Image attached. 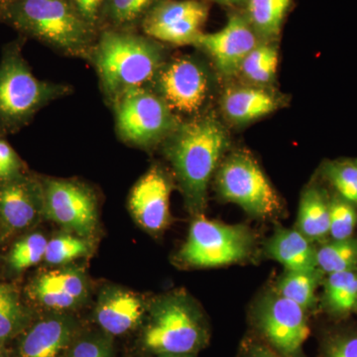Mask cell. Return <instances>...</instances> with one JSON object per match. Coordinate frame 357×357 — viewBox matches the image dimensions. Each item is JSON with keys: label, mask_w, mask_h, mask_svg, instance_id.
<instances>
[{"label": "cell", "mask_w": 357, "mask_h": 357, "mask_svg": "<svg viewBox=\"0 0 357 357\" xmlns=\"http://www.w3.org/2000/svg\"><path fill=\"white\" fill-rule=\"evenodd\" d=\"M206 1L215 2V3L220 4V6H236L246 4L248 0H206Z\"/></svg>", "instance_id": "38"}, {"label": "cell", "mask_w": 357, "mask_h": 357, "mask_svg": "<svg viewBox=\"0 0 357 357\" xmlns=\"http://www.w3.org/2000/svg\"><path fill=\"white\" fill-rule=\"evenodd\" d=\"M357 213L351 203L335 199L330 203V234L333 241L351 238L356 229Z\"/></svg>", "instance_id": "30"}, {"label": "cell", "mask_w": 357, "mask_h": 357, "mask_svg": "<svg viewBox=\"0 0 357 357\" xmlns=\"http://www.w3.org/2000/svg\"><path fill=\"white\" fill-rule=\"evenodd\" d=\"M278 57L275 45L271 42H259L244 59L239 73L255 86L269 84L276 76Z\"/></svg>", "instance_id": "23"}, {"label": "cell", "mask_w": 357, "mask_h": 357, "mask_svg": "<svg viewBox=\"0 0 357 357\" xmlns=\"http://www.w3.org/2000/svg\"><path fill=\"white\" fill-rule=\"evenodd\" d=\"M142 312V303L135 294L110 290L98 303L96 319L105 332L119 335L137 325Z\"/></svg>", "instance_id": "18"}, {"label": "cell", "mask_w": 357, "mask_h": 357, "mask_svg": "<svg viewBox=\"0 0 357 357\" xmlns=\"http://www.w3.org/2000/svg\"><path fill=\"white\" fill-rule=\"evenodd\" d=\"M0 357H4L3 356H2L1 351H0Z\"/></svg>", "instance_id": "43"}, {"label": "cell", "mask_w": 357, "mask_h": 357, "mask_svg": "<svg viewBox=\"0 0 357 357\" xmlns=\"http://www.w3.org/2000/svg\"><path fill=\"white\" fill-rule=\"evenodd\" d=\"M278 98L261 88L232 86L225 91L222 105L227 119L236 126L250 123L279 107Z\"/></svg>", "instance_id": "15"}, {"label": "cell", "mask_w": 357, "mask_h": 357, "mask_svg": "<svg viewBox=\"0 0 357 357\" xmlns=\"http://www.w3.org/2000/svg\"><path fill=\"white\" fill-rule=\"evenodd\" d=\"M112 105L117 135L134 146L149 148L164 142L181 123L165 102L147 86L124 91Z\"/></svg>", "instance_id": "5"}, {"label": "cell", "mask_w": 357, "mask_h": 357, "mask_svg": "<svg viewBox=\"0 0 357 357\" xmlns=\"http://www.w3.org/2000/svg\"><path fill=\"white\" fill-rule=\"evenodd\" d=\"M318 267L328 274L354 271L357 267V241H333L317 250Z\"/></svg>", "instance_id": "26"}, {"label": "cell", "mask_w": 357, "mask_h": 357, "mask_svg": "<svg viewBox=\"0 0 357 357\" xmlns=\"http://www.w3.org/2000/svg\"><path fill=\"white\" fill-rule=\"evenodd\" d=\"M0 131V181L11 180L20 176L22 162Z\"/></svg>", "instance_id": "33"}, {"label": "cell", "mask_w": 357, "mask_h": 357, "mask_svg": "<svg viewBox=\"0 0 357 357\" xmlns=\"http://www.w3.org/2000/svg\"><path fill=\"white\" fill-rule=\"evenodd\" d=\"M252 244V236L245 227L201 217L192 223L178 256L190 266H223L245 259Z\"/></svg>", "instance_id": "7"}, {"label": "cell", "mask_w": 357, "mask_h": 357, "mask_svg": "<svg viewBox=\"0 0 357 357\" xmlns=\"http://www.w3.org/2000/svg\"><path fill=\"white\" fill-rule=\"evenodd\" d=\"M160 0H105L100 18H105L114 29L126 28L142 21L148 11Z\"/></svg>", "instance_id": "27"}, {"label": "cell", "mask_w": 357, "mask_h": 357, "mask_svg": "<svg viewBox=\"0 0 357 357\" xmlns=\"http://www.w3.org/2000/svg\"><path fill=\"white\" fill-rule=\"evenodd\" d=\"M326 176L342 199L357 204V163L335 162L326 167Z\"/></svg>", "instance_id": "32"}, {"label": "cell", "mask_w": 357, "mask_h": 357, "mask_svg": "<svg viewBox=\"0 0 357 357\" xmlns=\"http://www.w3.org/2000/svg\"><path fill=\"white\" fill-rule=\"evenodd\" d=\"M249 357H278L273 351L261 345H255L250 351Z\"/></svg>", "instance_id": "37"}, {"label": "cell", "mask_w": 357, "mask_h": 357, "mask_svg": "<svg viewBox=\"0 0 357 357\" xmlns=\"http://www.w3.org/2000/svg\"><path fill=\"white\" fill-rule=\"evenodd\" d=\"M217 185L223 199L238 204L253 217L271 218L280 213L282 204L276 190L248 152H234L223 160Z\"/></svg>", "instance_id": "6"}, {"label": "cell", "mask_w": 357, "mask_h": 357, "mask_svg": "<svg viewBox=\"0 0 357 357\" xmlns=\"http://www.w3.org/2000/svg\"><path fill=\"white\" fill-rule=\"evenodd\" d=\"M1 22L70 57L89 59L98 39L70 0H13L1 8Z\"/></svg>", "instance_id": "2"}, {"label": "cell", "mask_w": 357, "mask_h": 357, "mask_svg": "<svg viewBox=\"0 0 357 357\" xmlns=\"http://www.w3.org/2000/svg\"><path fill=\"white\" fill-rule=\"evenodd\" d=\"M23 37L9 42L0 59V131L16 133L45 107L69 96L70 86L43 81L33 74L23 55Z\"/></svg>", "instance_id": "4"}, {"label": "cell", "mask_w": 357, "mask_h": 357, "mask_svg": "<svg viewBox=\"0 0 357 357\" xmlns=\"http://www.w3.org/2000/svg\"><path fill=\"white\" fill-rule=\"evenodd\" d=\"M70 337L69 326L60 319L37 324L21 345V357H58Z\"/></svg>", "instance_id": "20"}, {"label": "cell", "mask_w": 357, "mask_h": 357, "mask_svg": "<svg viewBox=\"0 0 357 357\" xmlns=\"http://www.w3.org/2000/svg\"><path fill=\"white\" fill-rule=\"evenodd\" d=\"M151 84V89L177 116H198L213 86L206 66L192 56H180L164 63Z\"/></svg>", "instance_id": "8"}, {"label": "cell", "mask_w": 357, "mask_h": 357, "mask_svg": "<svg viewBox=\"0 0 357 357\" xmlns=\"http://www.w3.org/2000/svg\"><path fill=\"white\" fill-rule=\"evenodd\" d=\"M326 357H357V337H344L335 340Z\"/></svg>", "instance_id": "35"}, {"label": "cell", "mask_w": 357, "mask_h": 357, "mask_svg": "<svg viewBox=\"0 0 357 357\" xmlns=\"http://www.w3.org/2000/svg\"><path fill=\"white\" fill-rule=\"evenodd\" d=\"M292 0H248L246 18L263 41L278 38Z\"/></svg>", "instance_id": "21"}, {"label": "cell", "mask_w": 357, "mask_h": 357, "mask_svg": "<svg viewBox=\"0 0 357 357\" xmlns=\"http://www.w3.org/2000/svg\"><path fill=\"white\" fill-rule=\"evenodd\" d=\"M38 189L22 176L0 185V215L9 227L21 229L31 225L37 213Z\"/></svg>", "instance_id": "16"}, {"label": "cell", "mask_w": 357, "mask_h": 357, "mask_svg": "<svg viewBox=\"0 0 357 357\" xmlns=\"http://www.w3.org/2000/svg\"><path fill=\"white\" fill-rule=\"evenodd\" d=\"M105 352L102 347L95 342H84L77 344L70 357H100Z\"/></svg>", "instance_id": "36"}, {"label": "cell", "mask_w": 357, "mask_h": 357, "mask_svg": "<svg viewBox=\"0 0 357 357\" xmlns=\"http://www.w3.org/2000/svg\"><path fill=\"white\" fill-rule=\"evenodd\" d=\"M79 13L89 24L98 25L105 0H70Z\"/></svg>", "instance_id": "34"}, {"label": "cell", "mask_w": 357, "mask_h": 357, "mask_svg": "<svg viewBox=\"0 0 357 357\" xmlns=\"http://www.w3.org/2000/svg\"><path fill=\"white\" fill-rule=\"evenodd\" d=\"M188 354H161L159 357H188Z\"/></svg>", "instance_id": "39"}, {"label": "cell", "mask_w": 357, "mask_h": 357, "mask_svg": "<svg viewBox=\"0 0 357 357\" xmlns=\"http://www.w3.org/2000/svg\"><path fill=\"white\" fill-rule=\"evenodd\" d=\"M0 21H1V11H0Z\"/></svg>", "instance_id": "42"}, {"label": "cell", "mask_w": 357, "mask_h": 357, "mask_svg": "<svg viewBox=\"0 0 357 357\" xmlns=\"http://www.w3.org/2000/svg\"><path fill=\"white\" fill-rule=\"evenodd\" d=\"M356 163H357V162H356Z\"/></svg>", "instance_id": "44"}, {"label": "cell", "mask_w": 357, "mask_h": 357, "mask_svg": "<svg viewBox=\"0 0 357 357\" xmlns=\"http://www.w3.org/2000/svg\"><path fill=\"white\" fill-rule=\"evenodd\" d=\"M203 330L190 305L180 298H169L155 307L145 333L148 349L160 354H189L198 349Z\"/></svg>", "instance_id": "9"}, {"label": "cell", "mask_w": 357, "mask_h": 357, "mask_svg": "<svg viewBox=\"0 0 357 357\" xmlns=\"http://www.w3.org/2000/svg\"><path fill=\"white\" fill-rule=\"evenodd\" d=\"M258 321L265 337L288 356L297 354L311 333L305 310L281 295L264 301Z\"/></svg>", "instance_id": "13"}, {"label": "cell", "mask_w": 357, "mask_h": 357, "mask_svg": "<svg viewBox=\"0 0 357 357\" xmlns=\"http://www.w3.org/2000/svg\"><path fill=\"white\" fill-rule=\"evenodd\" d=\"M258 38L246 16L234 14L218 31L202 33L194 46L210 56L222 76L232 77L239 73L244 59L259 43Z\"/></svg>", "instance_id": "12"}, {"label": "cell", "mask_w": 357, "mask_h": 357, "mask_svg": "<svg viewBox=\"0 0 357 357\" xmlns=\"http://www.w3.org/2000/svg\"><path fill=\"white\" fill-rule=\"evenodd\" d=\"M11 1H13V0H0V11H1V8L10 3Z\"/></svg>", "instance_id": "40"}, {"label": "cell", "mask_w": 357, "mask_h": 357, "mask_svg": "<svg viewBox=\"0 0 357 357\" xmlns=\"http://www.w3.org/2000/svg\"><path fill=\"white\" fill-rule=\"evenodd\" d=\"M326 303L335 314H344L357 306V273L356 271L328 274L326 282Z\"/></svg>", "instance_id": "25"}, {"label": "cell", "mask_w": 357, "mask_h": 357, "mask_svg": "<svg viewBox=\"0 0 357 357\" xmlns=\"http://www.w3.org/2000/svg\"><path fill=\"white\" fill-rule=\"evenodd\" d=\"M170 181L153 167L139 178L129 197V208L136 222L150 231L165 229L170 220Z\"/></svg>", "instance_id": "14"}, {"label": "cell", "mask_w": 357, "mask_h": 357, "mask_svg": "<svg viewBox=\"0 0 357 357\" xmlns=\"http://www.w3.org/2000/svg\"><path fill=\"white\" fill-rule=\"evenodd\" d=\"M24 321V311L17 291L8 284H0V340L13 337Z\"/></svg>", "instance_id": "28"}, {"label": "cell", "mask_w": 357, "mask_h": 357, "mask_svg": "<svg viewBox=\"0 0 357 357\" xmlns=\"http://www.w3.org/2000/svg\"><path fill=\"white\" fill-rule=\"evenodd\" d=\"M100 357H109V354H107V352L105 351V352H103V354H102V356H100Z\"/></svg>", "instance_id": "41"}, {"label": "cell", "mask_w": 357, "mask_h": 357, "mask_svg": "<svg viewBox=\"0 0 357 357\" xmlns=\"http://www.w3.org/2000/svg\"><path fill=\"white\" fill-rule=\"evenodd\" d=\"M41 189L47 215L54 222L75 230L79 236H89L95 230L96 197L86 185L52 178L45 181Z\"/></svg>", "instance_id": "11"}, {"label": "cell", "mask_w": 357, "mask_h": 357, "mask_svg": "<svg viewBox=\"0 0 357 357\" xmlns=\"http://www.w3.org/2000/svg\"><path fill=\"white\" fill-rule=\"evenodd\" d=\"M208 7L202 0H160L141 21L149 38L185 46L194 45L203 33Z\"/></svg>", "instance_id": "10"}, {"label": "cell", "mask_w": 357, "mask_h": 357, "mask_svg": "<svg viewBox=\"0 0 357 357\" xmlns=\"http://www.w3.org/2000/svg\"><path fill=\"white\" fill-rule=\"evenodd\" d=\"M321 277L319 268L307 271H286L278 284L279 293L306 310L316 301V291Z\"/></svg>", "instance_id": "24"}, {"label": "cell", "mask_w": 357, "mask_h": 357, "mask_svg": "<svg viewBox=\"0 0 357 357\" xmlns=\"http://www.w3.org/2000/svg\"><path fill=\"white\" fill-rule=\"evenodd\" d=\"M270 257L280 263L286 271L317 269V250L299 230L278 229L267 243Z\"/></svg>", "instance_id": "19"}, {"label": "cell", "mask_w": 357, "mask_h": 357, "mask_svg": "<svg viewBox=\"0 0 357 357\" xmlns=\"http://www.w3.org/2000/svg\"><path fill=\"white\" fill-rule=\"evenodd\" d=\"M47 244L48 241L40 234H31L18 241L9 256L11 266L20 271L38 264L46 253Z\"/></svg>", "instance_id": "29"}, {"label": "cell", "mask_w": 357, "mask_h": 357, "mask_svg": "<svg viewBox=\"0 0 357 357\" xmlns=\"http://www.w3.org/2000/svg\"><path fill=\"white\" fill-rule=\"evenodd\" d=\"M298 227L301 234L310 241L323 238L330 234V203L319 189L309 188L303 194Z\"/></svg>", "instance_id": "22"}, {"label": "cell", "mask_w": 357, "mask_h": 357, "mask_svg": "<svg viewBox=\"0 0 357 357\" xmlns=\"http://www.w3.org/2000/svg\"><path fill=\"white\" fill-rule=\"evenodd\" d=\"M33 294L44 306L52 309L74 307L86 295L83 276L72 270L42 274L33 285Z\"/></svg>", "instance_id": "17"}, {"label": "cell", "mask_w": 357, "mask_h": 357, "mask_svg": "<svg viewBox=\"0 0 357 357\" xmlns=\"http://www.w3.org/2000/svg\"><path fill=\"white\" fill-rule=\"evenodd\" d=\"M88 60L112 103L128 89L151 84L166 62L165 51L158 41L119 29L100 33Z\"/></svg>", "instance_id": "3"}, {"label": "cell", "mask_w": 357, "mask_h": 357, "mask_svg": "<svg viewBox=\"0 0 357 357\" xmlns=\"http://www.w3.org/2000/svg\"><path fill=\"white\" fill-rule=\"evenodd\" d=\"M89 252V245L83 239L62 236L51 239L47 244L45 260L50 264H64Z\"/></svg>", "instance_id": "31"}, {"label": "cell", "mask_w": 357, "mask_h": 357, "mask_svg": "<svg viewBox=\"0 0 357 357\" xmlns=\"http://www.w3.org/2000/svg\"><path fill=\"white\" fill-rule=\"evenodd\" d=\"M229 145V133L213 114L181 122L164 141L167 158L194 210L204 208L211 178Z\"/></svg>", "instance_id": "1"}]
</instances>
